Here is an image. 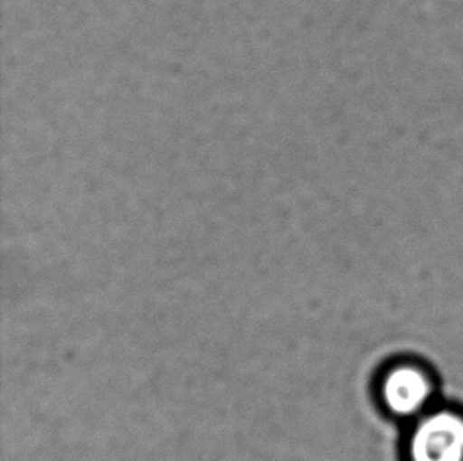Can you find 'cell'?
I'll return each instance as SVG.
<instances>
[{
  "instance_id": "cell-1",
  "label": "cell",
  "mask_w": 463,
  "mask_h": 461,
  "mask_svg": "<svg viewBox=\"0 0 463 461\" xmlns=\"http://www.w3.org/2000/svg\"><path fill=\"white\" fill-rule=\"evenodd\" d=\"M410 449L413 461H463V419L433 414L416 428Z\"/></svg>"
},
{
  "instance_id": "cell-2",
  "label": "cell",
  "mask_w": 463,
  "mask_h": 461,
  "mask_svg": "<svg viewBox=\"0 0 463 461\" xmlns=\"http://www.w3.org/2000/svg\"><path fill=\"white\" fill-rule=\"evenodd\" d=\"M430 395V386L420 370L401 367L391 372L383 384V397L386 405L402 416L418 411Z\"/></svg>"
}]
</instances>
